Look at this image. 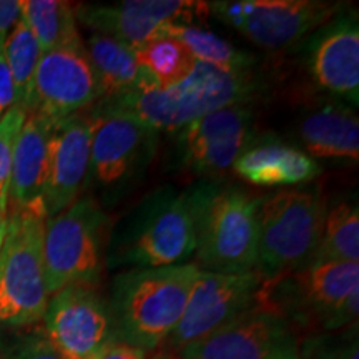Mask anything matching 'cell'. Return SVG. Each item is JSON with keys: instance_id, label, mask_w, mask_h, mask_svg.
<instances>
[{"instance_id": "cell-1", "label": "cell", "mask_w": 359, "mask_h": 359, "mask_svg": "<svg viewBox=\"0 0 359 359\" xmlns=\"http://www.w3.org/2000/svg\"><path fill=\"white\" fill-rule=\"evenodd\" d=\"M262 90L263 85L251 69H224L196 62L191 74L172 87L143 85L122 97L98 103L137 116L156 132H180L212 111L250 105Z\"/></svg>"}, {"instance_id": "cell-2", "label": "cell", "mask_w": 359, "mask_h": 359, "mask_svg": "<svg viewBox=\"0 0 359 359\" xmlns=\"http://www.w3.org/2000/svg\"><path fill=\"white\" fill-rule=\"evenodd\" d=\"M198 273L196 263H182L116 275L109 304L115 338L143 351L163 344L182 320Z\"/></svg>"}, {"instance_id": "cell-3", "label": "cell", "mask_w": 359, "mask_h": 359, "mask_svg": "<svg viewBox=\"0 0 359 359\" xmlns=\"http://www.w3.org/2000/svg\"><path fill=\"white\" fill-rule=\"evenodd\" d=\"M198 210L200 188L156 191L128 219L110 262L135 268L185 263L196 250Z\"/></svg>"}, {"instance_id": "cell-4", "label": "cell", "mask_w": 359, "mask_h": 359, "mask_svg": "<svg viewBox=\"0 0 359 359\" xmlns=\"http://www.w3.org/2000/svg\"><path fill=\"white\" fill-rule=\"evenodd\" d=\"M262 198L241 188L200 187L196 266L212 273L255 271Z\"/></svg>"}, {"instance_id": "cell-5", "label": "cell", "mask_w": 359, "mask_h": 359, "mask_svg": "<svg viewBox=\"0 0 359 359\" xmlns=\"http://www.w3.org/2000/svg\"><path fill=\"white\" fill-rule=\"evenodd\" d=\"M326 206L313 188H290L262 198L255 271L275 280L313 262L321 240Z\"/></svg>"}, {"instance_id": "cell-6", "label": "cell", "mask_w": 359, "mask_h": 359, "mask_svg": "<svg viewBox=\"0 0 359 359\" xmlns=\"http://www.w3.org/2000/svg\"><path fill=\"white\" fill-rule=\"evenodd\" d=\"M47 218L27 210H8L0 250V323L30 326L43 320L48 291L43 269Z\"/></svg>"}, {"instance_id": "cell-7", "label": "cell", "mask_w": 359, "mask_h": 359, "mask_svg": "<svg viewBox=\"0 0 359 359\" xmlns=\"http://www.w3.org/2000/svg\"><path fill=\"white\" fill-rule=\"evenodd\" d=\"M105 215L92 196L47 218L43 233V269L48 296L65 286L95 285L100 271Z\"/></svg>"}, {"instance_id": "cell-8", "label": "cell", "mask_w": 359, "mask_h": 359, "mask_svg": "<svg viewBox=\"0 0 359 359\" xmlns=\"http://www.w3.org/2000/svg\"><path fill=\"white\" fill-rule=\"evenodd\" d=\"M341 12L325 0H226L210 2V13L264 50L291 47Z\"/></svg>"}, {"instance_id": "cell-9", "label": "cell", "mask_w": 359, "mask_h": 359, "mask_svg": "<svg viewBox=\"0 0 359 359\" xmlns=\"http://www.w3.org/2000/svg\"><path fill=\"white\" fill-rule=\"evenodd\" d=\"M262 283L258 271L212 273L200 269L182 320L165 341L167 353L178 354L248 311Z\"/></svg>"}, {"instance_id": "cell-10", "label": "cell", "mask_w": 359, "mask_h": 359, "mask_svg": "<svg viewBox=\"0 0 359 359\" xmlns=\"http://www.w3.org/2000/svg\"><path fill=\"white\" fill-rule=\"evenodd\" d=\"M45 338L64 359H90L115 341L109 303L93 285L65 286L48 299Z\"/></svg>"}, {"instance_id": "cell-11", "label": "cell", "mask_w": 359, "mask_h": 359, "mask_svg": "<svg viewBox=\"0 0 359 359\" xmlns=\"http://www.w3.org/2000/svg\"><path fill=\"white\" fill-rule=\"evenodd\" d=\"M303 343L281 314L251 306L217 333L182 349L183 359H303Z\"/></svg>"}, {"instance_id": "cell-12", "label": "cell", "mask_w": 359, "mask_h": 359, "mask_svg": "<svg viewBox=\"0 0 359 359\" xmlns=\"http://www.w3.org/2000/svg\"><path fill=\"white\" fill-rule=\"evenodd\" d=\"M255 142L251 105L226 107L180 130V163L200 177H219L233 168Z\"/></svg>"}, {"instance_id": "cell-13", "label": "cell", "mask_w": 359, "mask_h": 359, "mask_svg": "<svg viewBox=\"0 0 359 359\" xmlns=\"http://www.w3.org/2000/svg\"><path fill=\"white\" fill-rule=\"evenodd\" d=\"M90 175L100 187L114 188L130 180L154 155L156 130L137 116L97 103L90 114Z\"/></svg>"}, {"instance_id": "cell-14", "label": "cell", "mask_w": 359, "mask_h": 359, "mask_svg": "<svg viewBox=\"0 0 359 359\" xmlns=\"http://www.w3.org/2000/svg\"><path fill=\"white\" fill-rule=\"evenodd\" d=\"M77 19L92 32L115 37L138 48L167 37L172 24L196 25L210 13V2L191 0H125L114 6H80Z\"/></svg>"}, {"instance_id": "cell-15", "label": "cell", "mask_w": 359, "mask_h": 359, "mask_svg": "<svg viewBox=\"0 0 359 359\" xmlns=\"http://www.w3.org/2000/svg\"><path fill=\"white\" fill-rule=\"evenodd\" d=\"M100 100V87L83 42L40 55L29 114H39L57 123Z\"/></svg>"}, {"instance_id": "cell-16", "label": "cell", "mask_w": 359, "mask_h": 359, "mask_svg": "<svg viewBox=\"0 0 359 359\" xmlns=\"http://www.w3.org/2000/svg\"><path fill=\"white\" fill-rule=\"evenodd\" d=\"M309 75L321 90L348 105L359 100V22L356 11L339 12L314 30L306 45Z\"/></svg>"}, {"instance_id": "cell-17", "label": "cell", "mask_w": 359, "mask_h": 359, "mask_svg": "<svg viewBox=\"0 0 359 359\" xmlns=\"http://www.w3.org/2000/svg\"><path fill=\"white\" fill-rule=\"evenodd\" d=\"M90 115L77 114L53 123L43 191L47 218L62 213L79 200L90 175Z\"/></svg>"}, {"instance_id": "cell-18", "label": "cell", "mask_w": 359, "mask_h": 359, "mask_svg": "<svg viewBox=\"0 0 359 359\" xmlns=\"http://www.w3.org/2000/svg\"><path fill=\"white\" fill-rule=\"evenodd\" d=\"M53 123L39 114H27L13 147L8 210H27L47 218L43 191L47 183L48 145Z\"/></svg>"}, {"instance_id": "cell-19", "label": "cell", "mask_w": 359, "mask_h": 359, "mask_svg": "<svg viewBox=\"0 0 359 359\" xmlns=\"http://www.w3.org/2000/svg\"><path fill=\"white\" fill-rule=\"evenodd\" d=\"M299 143L311 158L348 160L359 158V122L351 105L330 100L309 110L299 120Z\"/></svg>"}, {"instance_id": "cell-20", "label": "cell", "mask_w": 359, "mask_h": 359, "mask_svg": "<svg viewBox=\"0 0 359 359\" xmlns=\"http://www.w3.org/2000/svg\"><path fill=\"white\" fill-rule=\"evenodd\" d=\"M236 175L255 187H294L321 173L316 160L281 140H257L233 165Z\"/></svg>"}, {"instance_id": "cell-21", "label": "cell", "mask_w": 359, "mask_h": 359, "mask_svg": "<svg viewBox=\"0 0 359 359\" xmlns=\"http://www.w3.org/2000/svg\"><path fill=\"white\" fill-rule=\"evenodd\" d=\"M85 45L88 62L95 74L102 100L122 97L143 85H155L138 65L135 48L122 40L92 32Z\"/></svg>"}, {"instance_id": "cell-22", "label": "cell", "mask_w": 359, "mask_h": 359, "mask_svg": "<svg viewBox=\"0 0 359 359\" xmlns=\"http://www.w3.org/2000/svg\"><path fill=\"white\" fill-rule=\"evenodd\" d=\"M22 19L37 40L40 52L83 42L74 4L64 0H22Z\"/></svg>"}, {"instance_id": "cell-23", "label": "cell", "mask_w": 359, "mask_h": 359, "mask_svg": "<svg viewBox=\"0 0 359 359\" xmlns=\"http://www.w3.org/2000/svg\"><path fill=\"white\" fill-rule=\"evenodd\" d=\"M313 262L359 263V210L338 201L326 210L321 240Z\"/></svg>"}, {"instance_id": "cell-24", "label": "cell", "mask_w": 359, "mask_h": 359, "mask_svg": "<svg viewBox=\"0 0 359 359\" xmlns=\"http://www.w3.org/2000/svg\"><path fill=\"white\" fill-rule=\"evenodd\" d=\"M138 65L150 75L158 88L182 82L195 69L196 60L180 40L160 37L135 48Z\"/></svg>"}, {"instance_id": "cell-25", "label": "cell", "mask_w": 359, "mask_h": 359, "mask_svg": "<svg viewBox=\"0 0 359 359\" xmlns=\"http://www.w3.org/2000/svg\"><path fill=\"white\" fill-rule=\"evenodd\" d=\"M167 37L180 40L195 60L203 64L238 70H248L257 64L253 53L233 47L230 42L198 25L172 24L167 30Z\"/></svg>"}, {"instance_id": "cell-26", "label": "cell", "mask_w": 359, "mask_h": 359, "mask_svg": "<svg viewBox=\"0 0 359 359\" xmlns=\"http://www.w3.org/2000/svg\"><path fill=\"white\" fill-rule=\"evenodd\" d=\"M4 53H6L8 70L12 75L13 92H15L13 105L20 107L29 114L30 103H32L35 70H37L42 52H40L34 34L30 32L22 17L7 37Z\"/></svg>"}, {"instance_id": "cell-27", "label": "cell", "mask_w": 359, "mask_h": 359, "mask_svg": "<svg viewBox=\"0 0 359 359\" xmlns=\"http://www.w3.org/2000/svg\"><path fill=\"white\" fill-rule=\"evenodd\" d=\"M27 118V111L12 105L0 116V208L8 210V188H11L13 147Z\"/></svg>"}, {"instance_id": "cell-28", "label": "cell", "mask_w": 359, "mask_h": 359, "mask_svg": "<svg viewBox=\"0 0 359 359\" xmlns=\"http://www.w3.org/2000/svg\"><path fill=\"white\" fill-rule=\"evenodd\" d=\"M303 359H359L356 336L343 339H308L302 346Z\"/></svg>"}, {"instance_id": "cell-29", "label": "cell", "mask_w": 359, "mask_h": 359, "mask_svg": "<svg viewBox=\"0 0 359 359\" xmlns=\"http://www.w3.org/2000/svg\"><path fill=\"white\" fill-rule=\"evenodd\" d=\"M13 359H64L45 336H32L17 346Z\"/></svg>"}, {"instance_id": "cell-30", "label": "cell", "mask_w": 359, "mask_h": 359, "mask_svg": "<svg viewBox=\"0 0 359 359\" xmlns=\"http://www.w3.org/2000/svg\"><path fill=\"white\" fill-rule=\"evenodd\" d=\"M22 17V0H0V50Z\"/></svg>"}, {"instance_id": "cell-31", "label": "cell", "mask_w": 359, "mask_h": 359, "mask_svg": "<svg viewBox=\"0 0 359 359\" xmlns=\"http://www.w3.org/2000/svg\"><path fill=\"white\" fill-rule=\"evenodd\" d=\"M90 359H147V351L115 339Z\"/></svg>"}, {"instance_id": "cell-32", "label": "cell", "mask_w": 359, "mask_h": 359, "mask_svg": "<svg viewBox=\"0 0 359 359\" xmlns=\"http://www.w3.org/2000/svg\"><path fill=\"white\" fill-rule=\"evenodd\" d=\"M15 100V92H13V82L11 70H8L6 53L4 48L0 50V116L13 105Z\"/></svg>"}, {"instance_id": "cell-33", "label": "cell", "mask_w": 359, "mask_h": 359, "mask_svg": "<svg viewBox=\"0 0 359 359\" xmlns=\"http://www.w3.org/2000/svg\"><path fill=\"white\" fill-rule=\"evenodd\" d=\"M7 215H8V210L0 208V250H2L4 240H6V233H7Z\"/></svg>"}, {"instance_id": "cell-34", "label": "cell", "mask_w": 359, "mask_h": 359, "mask_svg": "<svg viewBox=\"0 0 359 359\" xmlns=\"http://www.w3.org/2000/svg\"><path fill=\"white\" fill-rule=\"evenodd\" d=\"M154 359H183L177 356V354H170V353H160L158 356H155Z\"/></svg>"}, {"instance_id": "cell-35", "label": "cell", "mask_w": 359, "mask_h": 359, "mask_svg": "<svg viewBox=\"0 0 359 359\" xmlns=\"http://www.w3.org/2000/svg\"><path fill=\"white\" fill-rule=\"evenodd\" d=\"M7 343H11V341H8V339L6 338V336H4L2 333H0V348H2V346H6Z\"/></svg>"}]
</instances>
